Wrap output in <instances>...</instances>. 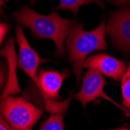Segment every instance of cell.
Wrapping results in <instances>:
<instances>
[{"label": "cell", "mask_w": 130, "mask_h": 130, "mask_svg": "<svg viewBox=\"0 0 130 130\" xmlns=\"http://www.w3.org/2000/svg\"><path fill=\"white\" fill-rule=\"evenodd\" d=\"M3 6H5L4 0H0V16H2L3 14Z\"/></svg>", "instance_id": "cell-15"}, {"label": "cell", "mask_w": 130, "mask_h": 130, "mask_svg": "<svg viewBox=\"0 0 130 130\" xmlns=\"http://www.w3.org/2000/svg\"><path fill=\"white\" fill-rule=\"evenodd\" d=\"M116 6H125L130 3V0H108Z\"/></svg>", "instance_id": "cell-14"}, {"label": "cell", "mask_w": 130, "mask_h": 130, "mask_svg": "<svg viewBox=\"0 0 130 130\" xmlns=\"http://www.w3.org/2000/svg\"><path fill=\"white\" fill-rule=\"evenodd\" d=\"M0 123H2V124L5 125L6 126H7V127H9V128H11L12 130H13V128H11V127H10V126L9 125V124H8V123H7V122H6V121H5V120H4L3 119V118H2L1 116H0Z\"/></svg>", "instance_id": "cell-16"}, {"label": "cell", "mask_w": 130, "mask_h": 130, "mask_svg": "<svg viewBox=\"0 0 130 130\" xmlns=\"http://www.w3.org/2000/svg\"><path fill=\"white\" fill-rule=\"evenodd\" d=\"M64 113L52 114L41 125L40 130H64Z\"/></svg>", "instance_id": "cell-10"}, {"label": "cell", "mask_w": 130, "mask_h": 130, "mask_svg": "<svg viewBox=\"0 0 130 130\" xmlns=\"http://www.w3.org/2000/svg\"><path fill=\"white\" fill-rule=\"evenodd\" d=\"M124 112H125V116H126V117H129V118H130V112H129V111H126V110H125Z\"/></svg>", "instance_id": "cell-19"}, {"label": "cell", "mask_w": 130, "mask_h": 130, "mask_svg": "<svg viewBox=\"0 0 130 130\" xmlns=\"http://www.w3.org/2000/svg\"><path fill=\"white\" fill-rule=\"evenodd\" d=\"M60 3L57 7L58 9H66L71 10L73 13L76 15L79 9L81 6L88 5L90 3H95L103 7V3L101 0H59ZM32 4H34L36 0H30Z\"/></svg>", "instance_id": "cell-9"}, {"label": "cell", "mask_w": 130, "mask_h": 130, "mask_svg": "<svg viewBox=\"0 0 130 130\" xmlns=\"http://www.w3.org/2000/svg\"><path fill=\"white\" fill-rule=\"evenodd\" d=\"M0 130H12L11 128H9V127L6 126L5 125L0 123Z\"/></svg>", "instance_id": "cell-17"}, {"label": "cell", "mask_w": 130, "mask_h": 130, "mask_svg": "<svg viewBox=\"0 0 130 130\" xmlns=\"http://www.w3.org/2000/svg\"><path fill=\"white\" fill-rule=\"evenodd\" d=\"M122 104L124 108L130 112V63L122 79Z\"/></svg>", "instance_id": "cell-11"}, {"label": "cell", "mask_w": 130, "mask_h": 130, "mask_svg": "<svg viewBox=\"0 0 130 130\" xmlns=\"http://www.w3.org/2000/svg\"><path fill=\"white\" fill-rule=\"evenodd\" d=\"M106 27L104 21L90 31L83 28V23L73 22L66 39L69 52V59L73 66V73L76 78L77 84L81 78L84 63L87 55L94 51L106 50L108 48L105 40Z\"/></svg>", "instance_id": "cell-2"}, {"label": "cell", "mask_w": 130, "mask_h": 130, "mask_svg": "<svg viewBox=\"0 0 130 130\" xmlns=\"http://www.w3.org/2000/svg\"><path fill=\"white\" fill-rule=\"evenodd\" d=\"M106 84H107V82L101 73L94 69H89L85 73L84 77H83L80 91L75 94L73 98L79 101L84 108H86L87 104L91 102H97L98 98H103L108 101L109 102H111L118 108L125 111V109L124 108L121 107L119 104L113 101L108 94L105 93L104 88Z\"/></svg>", "instance_id": "cell-5"}, {"label": "cell", "mask_w": 130, "mask_h": 130, "mask_svg": "<svg viewBox=\"0 0 130 130\" xmlns=\"http://www.w3.org/2000/svg\"><path fill=\"white\" fill-rule=\"evenodd\" d=\"M69 76V70L64 69L60 73L57 70H41L38 74L37 80L34 81L38 88L41 95L43 96L44 108L48 112L52 114L63 113L69 108V103L73 98V92L66 100L62 102H56L61 100L59 90L65 79Z\"/></svg>", "instance_id": "cell-4"}, {"label": "cell", "mask_w": 130, "mask_h": 130, "mask_svg": "<svg viewBox=\"0 0 130 130\" xmlns=\"http://www.w3.org/2000/svg\"><path fill=\"white\" fill-rule=\"evenodd\" d=\"M13 17L18 23L29 28L36 38L52 39L56 45L55 55L65 57V41L74 21L62 18L55 10L44 16L27 6L15 12Z\"/></svg>", "instance_id": "cell-1"}, {"label": "cell", "mask_w": 130, "mask_h": 130, "mask_svg": "<svg viewBox=\"0 0 130 130\" xmlns=\"http://www.w3.org/2000/svg\"><path fill=\"white\" fill-rule=\"evenodd\" d=\"M113 130H130V128H126V127H121V128H115V129H113Z\"/></svg>", "instance_id": "cell-18"}, {"label": "cell", "mask_w": 130, "mask_h": 130, "mask_svg": "<svg viewBox=\"0 0 130 130\" xmlns=\"http://www.w3.org/2000/svg\"><path fill=\"white\" fill-rule=\"evenodd\" d=\"M43 111L23 97H0V116L13 130H32Z\"/></svg>", "instance_id": "cell-3"}, {"label": "cell", "mask_w": 130, "mask_h": 130, "mask_svg": "<svg viewBox=\"0 0 130 130\" xmlns=\"http://www.w3.org/2000/svg\"><path fill=\"white\" fill-rule=\"evenodd\" d=\"M0 55H3L7 58L9 69H8V79L5 89L1 94V98L9 95H13L20 92V88L18 84L17 77V55L15 51V41L13 38H9L3 48L0 50Z\"/></svg>", "instance_id": "cell-8"}, {"label": "cell", "mask_w": 130, "mask_h": 130, "mask_svg": "<svg viewBox=\"0 0 130 130\" xmlns=\"http://www.w3.org/2000/svg\"><path fill=\"white\" fill-rule=\"evenodd\" d=\"M106 32L115 47L125 52H130V7L113 12Z\"/></svg>", "instance_id": "cell-6"}, {"label": "cell", "mask_w": 130, "mask_h": 130, "mask_svg": "<svg viewBox=\"0 0 130 130\" xmlns=\"http://www.w3.org/2000/svg\"><path fill=\"white\" fill-rule=\"evenodd\" d=\"M8 30H9V26L6 23H3V22L0 23V46L3 44L6 36Z\"/></svg>", "instance_id": "cell-12"}, {"label": "cell", "mask_w": 130, "mask_h": 130, "mask_svg": "<svg viewBox=\"0 0 130 130\" xmlns=\"http://www.w3.org/2000/svg\"><path fill=\"white\" fill-rule=\"evenodd\" d=\"M6 70L5 71V69L0 65V89L3 86L6 81Z\"/></svg>", "instance_id": "cell-13"}, {"label": "cell", "mask_w": 130, "mask_h": 130, "mask_svg": "<svg viewBox=\"0 0 130 130\" xmlns=\"http://www.w3.org/2000/svg\"><path fill=\"white\" fill-rule=\"evenodd\" d=\"M84 67L96 70L115 81L122 80L127 69L125 61L105 53L96 54L87 58L84 61Z\"/></svg>", "instance_id": "cell-7"}]
</instances>
